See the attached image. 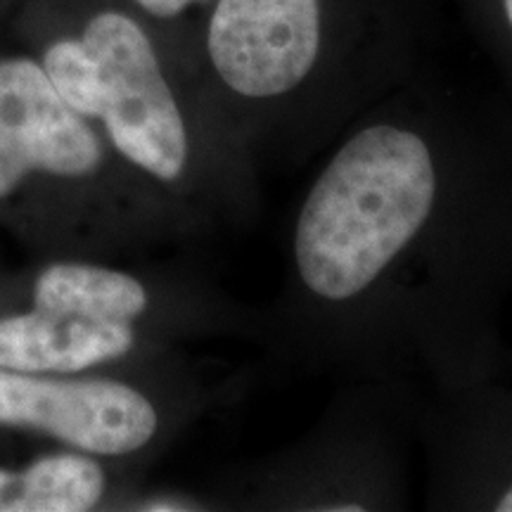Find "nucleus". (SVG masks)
<instances>
[{"instance_id": "f257e3e1", "label": "nucleus", "mask_w": 512, "mask_h": 512, "mask_svg": "<svg viewBox=\"0 0 512 512\" xmlns=\"http://www.w3.org/2000/svg\"><path fill=\"white\" fill-rule=\"evenodd\" d=\"M437 197V171L425 140L375 124L332 157L306 197L294 233L304 285L344 302L380 278L403 252Z\"/></svg>"}, {"instance_id": "f03ea898", "label": "nucleus", "mask_w": 512, "mask_h": 512, "mask_svg": "<svg viewBox=\"0 0 512 512\" xmlns=\"http://www.w3.org/2000/svg\"><path fill=\"white\" fill-rule=\"evenodd\" d=\"M55 91L145 174L174 183L188 164V131L152 41L124 12H100L81 38H62L41 62Z\"/></svg>"}, {"instance_id": "7ed1b4c3", "label": "nucleus", "mask_w": 512, "mask_h": 512, "mask_svg": "<svg viewBox=\"0 0 512 512\" xmlns=\"http://www.w3.org/2000/svg\"><path fill=\"white\" fill-rule=\"evenodd\" d=\"M157 425L152 401L131 384L0 368V427L48 434L88 456H126L150 444Z\"/></svg>"}, {"instance_id": "20e7f679", "label": "nucleus", "mask_w": 512, "mask_h": 512, "mask_svg": "<svg viewBox=\"0 0 512 512\" xmlns=\"http://www.w3.org/2000/svg\"><path fill=\"white\" fill-rule=\"evenodd\" d=\"M102 162L98 131L62 100L41 62L0 60V202L29 178L81 181Z\"/></svg>"}, {"instance_id": "39448f33", "label": "nucleus", "mask_w": 512, "mask_h": 512, "mask_svg": "<svg viewBox=\"0 0 512 512\" xmlns=\"http://www.w3.org/2000/svg\"><path fill=\"white\" fill-rule=\"evenodd\" d=\"M209 57L228 88L275 98L297 88L320 50L318 0H219L209 22Z\"/></svg>"}, {"instance_id": "423d86ee", "label": "nucleus", "mask_w": 512, "mask_h": 512, "mask_svg": "<svg viewBox=\"0 0 512 512\" xmlns=\"http://www.w3.org/2000/svg\"><path fill=\"white\" fill-rule=\"evenodd\" d=\"M136 347V323L72 309L31 306L0 316V368L76 375L117 361Z\"/></svg>"}, {"instance_id": "0eeeda50", "label": "nucleus", "mask_w": 512, "mask_h": 512, "mask_svg": "<svg viewBox=\"0 0 512 512\" xmlns=\"http://www.w3.org/2000/svg\"><path fill=\"white\" fill-rule=\"evenodd\" d=\"M105 470L88 453L43 456L22 470L0 465V512H86L105 496Z\"/></svg>"}, {"instance_id": "6e6552de", "label": "nucleus", "mask_w": 512, "mask_h": 512, "mask_svg": "<svg viewBox=\"0 0 512 512\" xmlns=\"http://www.w3.org/2000/svg\"><path fill=\"white\" fill-rule=\"evenodd\" d=\"M31 302L136 323L150 297L143 283L124 271L83 261H55L36 275Z\"/></svg>"}, {"instance_id": "1a4fd4ad", "label": "nucleus", "mask_w": 512, "mask_h": 512, "mask_svg": "<svg viewBox=\"0 0 512 512\" xmlns=\"http://www.w3.org/2000/svg\"><path fill=\"white\" fill-rule=\"evenodd\" d=\"M136 3L145 12H150V15L169 19L181 15V12L185 8H190L192 3H204V0H136Z\"/></svg>"}, {"instance_id": "9d476101", "label": "nucleus", "mask_w": 512, "mask_h": 512, "mask_svg": "<svg viewBox=\"0 0 512 512\" xmlns=\"http://www.w3.org/2000/svg\"><path fill=\"white\" fill-rule=\"evenodd\" d=\"M496 510L498 512H512V484H510V489L501 496V501L496 503Z\"/></svg>"}, {"instance_id": "9b49d317", "label": "nucleus", "mask_w": 512, "mask_h": 512, "mask_svg": "<svg viewBox=\"0 0 512 512\" xmlns=\"http://www.w3.org/2000/svg\"><path fill=\"white\" fill-rule=\"evenodd\" d=\"M503 12H505V19H508V24L512 29V0H503Z\"/></svg>"}]
</instances>
